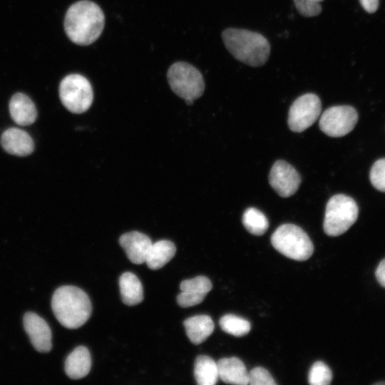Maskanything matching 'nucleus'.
I'll list each match as a JSON object with an SVG mask.
<instances>
[{
    "mask_svg": "<svg viewBox=\"0 0 385 385\" xmlns=\"http://www.w3.org/2000/svg\"><path fill=\"white\" fill-rule=\"evenodd\" d=\"M362 7L369 13L375 12L379 6V0H359Z\"/></svg>",
    "mask_w": 385,
    "mask_h": 385,
    "instance_id": "30",
    "label": "nucleus"
},
{
    "mask_svg": "<svg viewBox=\"0 0 385 385\" xmlns=\"http://www.w3.org/2000/svg\"><path fill=\"white\" fill-rule=\"evenodd\" d=\"M207 294L191 291H181L177 297V302L182 307H189L201 303Z\"/></svg>",
    "mask_w": 385,
    "mask_h": 385,
    "instance_id": "28",
    "label": "nucleus"
},
{
    "mask_svg": "<svg viewBox=\"0 0 385 385\" xmlns=\"http://www.w3.org/2000/svg\"><path fill=\"white\" fill-rule=\"evenodd\" d=\"M299 13L306 17L315 16L322 11L320 2L324 0H293Z\"/></svg>",
    "mask_w": 385,
    "mask_h": 385,
    "instance_id": "26",
    "label": "nucleus"
},
{
    "mask_svg": "<svg viewBox=\"0 0 385 385\" xmlns=\"http://www.w3.org/2000/svg\"><path fill=\"white\" fill-rule=\"evenodd\" d=\"M24 326L33 346L39 352H48L52 348V334L47 322L34 312L24 316Z\"/></svg>",
    "mask_w": 385,
    "mask_h": 385,
    "instance_id": "11",
    "label": "nucleus"
},
{
    "mask_svg": "<svg viewBox=\"0 0 385 385\" xmlns=\"http://www.w3.org/2000/svg\"><path fill=\"white\" fill-rule=\"evenodd\" d=\"M375 274L379 283L385 287V258L379 262Z\"/></svg>",
    "mask_w": 385,
    "mask_h": 385,
    "instance_id": "29",
    "label": "nucleus"
},
{
    "mask_svg": "<svg viewBox=\"0 0 385 385\" xmlns=\"http://www.w3.org/2000/svg\"><path fill=\"white\" fill-rule=\"evenodd\" d=\"M194 375L199 385H215L219 379L217 362L207 355H199L195 361Z\"/></svg>",
    "mask_w": 385,
    "mask_h": 385,
    "instance_id": "20",
    "label": "nucleus"
},
{
    "mask_svg": "<svg viewBox=\"0 0 385 385\" xmlns=\"http://www.w3.org/2000/svg\"><path fill=\"white\" fill-rule=\"evenodd\" d=\"M59 97L70 112L82 113L92 104L93 93L88 80L80 74H70L59 85Z\"/></svg>",
    "mask_w": 385,
    "mask_h": 385,
    "instance_id": "7",
    "label": "nucleus"
},
{
    "mask_svg": "<svg viewBox=\"0 0 385 385\" xmlns=\"http://www.w3.org/2000/svg\"><path fill=\"white\" fill-rule=\"evenodd\" d=\"M358 120L356 111L349 106H336L322 114L319 126L331 137H342L350 133Z\"/></svg>",
    "mask_w": 385,
    "mask_h": 385,
    "instance_id": "9",
    "label": "nucleus"
},
{
    "mask_svg": "<svg viewBox=\"0 0 385 385\" xmlns=\"http://www.w3.org/2000/svg\"><path fill=\"white\" fill-rule=\"evenodd\" d=\"M249 384L251 385H276L277 383L270 373L263 367L257 366L249 373Z\"/></svg>",
    "mask_w": 385,
    "mask_h": 385,
    "instance_id": "27",
    "label": "nucleus"
},
{
    "mask_svg": "<svg viewBox=\"0 0 385 385\" xmlns=\"http://www.w3.org/2000/svg\"><path fill=\"white\" fill-rule=\"evenodd\" d=\"M219 324L225 332L235 337L246 335L251 329L249 321L232 314L222 316L219 321Z\"/></svg>",
    "mask_w": 385,
    "mask_h": 385,
    "instance_id": "22",
    "label": "nucleus"
},
{
    "mask_svg": "<svg viewBox=\"0 0 385 385\" xmlns=\"http://www.w3.org/2000/svg\"><path fill=\"white\" fill-rule=\"evenodd\" d=\"M212 285L211 281L205 276H197L193 279L183 280L180 285L181 291H191L207 294Z\"/></svg>",
    "mask_w": 385,
    "mask_h": 385,
    "instance_id": "24",
    "label": "nucleus"
},
{
    "mask_svg": "<svg viewBox=\"0 0 385 385\" xmlns=\"http://www.w3.org/2000/svg\"><path fill=\"white\" fill-rule=\"evenodd\" d=\"M122 301L128 306L140 303L143 299V289L138 277L133 273L125 272L119 279Z\"/></svg>",
    "mask_w": 385,
    "mask_h": 385,
    "instance_id": "18",
    "label": "nucleus"
},
{
    "mask_svg": "<svg viewBox=\"0 0 385 385\" xmlns=\"http://www.w3.org/2000/svg\"><path fill=\"white\" fill-rule=\"evenodd\" d=\"M1 145L6 153L17 156L29 155L34 150V143L31 135L17 128H8L2 133Z\"/></svg>",
    "mask_w": 385,
    "mask_h": 385,
    "instance_id": "13",
    "label": "nucleus"
},
{
    "mask_svg": "<svg viewBox=\"0 0 385 385\" xmlns=\"http://www.w3.org/2000/svg\"><path fill=\"white\" fill-rule=\"evenodd\" d=\"M359 208L349 196L337 194L327 202L324 220V230L329 236L344 233L356 220Z\"/></svg>",
    "mask_w": 385,
    "mask_h": 385,
    "instance_id": "6",
    "label": "nucleus"
},
{
    "mask_svg": "<svg viewBox=\"0 0 385 385\" xmlns=\"http://www.w3.org/2000/svg\"><path fill=\"white\" fill-rule=\"evenodd\" d=\"M374 384H376V385H380V384L384 385V384H385V381H380V382H378V383H375Z\"/></svg>",
    "mask_w": 385,
    "mask_h": 385,
    "instance_id": "31",
    "label": "nucleus"
},
{
    "mask_svg": "<svg viewBox=\"0 0 385 385\" xmlns=\"http://www.w3.org/2000/svg\"><path fill=\"white\" fill-rule=\"evenodd\" d=\"M167 78L173 91L188 105H192L204 92L205 82L201 73L188 63H173L168 71Z\"/></svg>",
    "mask_w": 385,
    "mask_h": 385,
    "instance_id": "5",
    "label": "nucleus"
},
{
    "mask_svg": "<svg viewBox=\"0 0 385 385\" xmlns=\"http://www.w3.org/2000/svg\"><path fill=\"white\" fill-rule=\"evenodd\" d=\"M269 182L279 195L288 197L297 192L301 177L292 165L279 160L274 163L270 170Z\"/></svg>",
    "mask_w": 385,
    "mask_h": 385,
    "instance_id": "10",
    "label": "nucleus"
},
{
    "mask_svg": "<svg viewBox=\"0 0 385 385\" xmlns=\"http://www.w3.org/2000/svg\"><path fill=\"white\" fill-rule=\"evenodd\" d=\"M274 248L288 258L304 261L314 251V245L308 235L299 226L283 224L278 227L271 237Z\"/></svg>",
    "mask_w": 385,
    "mask_h": 385,
    "instance_id": "4",
    "label": "nucleus"
},
{
    "mask_svg": "<svg viewBox=\"0 0 385 385\" xmlns=\"http://www.w3.org/2000/svg\"><path fill=\"white\" fill-rule=\"evenodd\" d=\"M370 181L375 188L385 192V158L376 160L372 165Z\"/></svg>",
    "mask_w": 385,
    "mask_h": 385,
    "instance_id": "25",
    "label": "nucleus"
},
{
    "mask_svg": "<svg viewBox=\"0 0 385 385\" xmlns=\"http://www.w3.org/2000/svg\"><path fill=\"white\" fill-rule=\"evenodd\" d=\"M228 51L238 61L253 67L264 65L270 53L268 41L259 33L230 28L222 33Z\"/></svg>",
    "mask_w": 385,
    "mask_h": 385,
    "instance_id": "3",
    "label": "nucleus"
},
{
    "mask_svg": "<svg viewBox=\"0 0 385 385\" xmlns=\"http://www.w3.org/2000/svg\"><path fill=\"white\" fill-rule=\"evenodd\" d=\"M53 312L61 325L77 329L83 325L91 314V303L87 294L75 286H61L51 299Z\"/></svg>",
    "mask_w": 385,
    "mask_h": 385,
    "instance_id": "2",
    "label": "nucleus"
},
{
    "mask_svg": "<svg viewBox=\"0 0 385 385\" xmlns=\"http://www.w3.org/2000/svg\"><path fill=\"white\" fill-rule=\"evenodd\" d=\"M9 108L12 120L19 125H31L36 119L37 111L35 104L24 93H15L9 101Z\"/></svg>",
    "mask_w": 385,
    "mask_h": 385,
    "instance_id": "14",
    "label": "nucleus"
},
{
    "mask_svg": "<svg viewBox=\"0 0 385 385\" xmlns=\"http://www.w3.org/2000/svg\"><path fill=\"white\" fill-rule=\"evenodd\" d=\"M176 247L173 242L167 240L152 244L145 262L151 270H158L167 264L175 255Z\"/></svg>",
    "mask_w": 385,
    "mask_h": 385,
    "instance_id": "19",
    "label": "nucleus"
},
{
    "mask_svg": "<svg viewBox=\"0 0 385 385\" xmlns=\"http://www.w3.org/2000/svg\"><path fill=\"white\" fill-rule=\"evenodd\" d=\"M119 243L129 260L137 265L145 262L153 244L148 235L137 231L122 235L119 239Z\"/></svg>",
    "mask_w": 385,
    "mask_h": 385,
    "instance_id": "12",
    "label": "nucleus"
},
{
    "mask_svg": "<svg viewBox=\"0 0 385 385\" xmlns=\"http://www.w3.org/2000/svg\"><path fill=\"white\" fill-rule=\"evenodd\" d=\"M104 23V14L99 6L83 0L74 3L67 10L64 29L72 42L86 46L100 36Z\"/></svg>",
    "mask_w": 385,
    "mask_h": 385,
    "instance_id": "1",
    "label": "nucleus"
},
{
    "mask_svg": "<svg viewBox=\"0 0 385 385\" xmlns=\"http://www.w3.org/2000/svg\"><path fill=\"white\" fill-rule=\"evenodd\" d=\"M91 367V357L88 349L83 346L76 347L65 361V371L72 379L86 376Z\"/></svg>",
    "mask_w": 385,
    "mask_h": 385,
    "instance_id": "16",
    "label": "nucleus"
},
{
    "mask_svg": "<svg viewBox=\"0 0 385 385\" xmlns=\"http://www.w3.org/2000/svg\"><path fill=\"white\" fill-rule=\"evenodd\" d=\"M187 336L192 343L200 344L209 337L214 330V322L208 315L200 314L188 318L183 322Z\"/></svg>",
    "mask_w": 385,
    "mask_h": 385,
    "instance_id": "17",
    "label": "nucleus"
},
{
    "mask_svg": "<svg viewBox=\"0 0 385 385\" xmlns=\"http://www.w3.org/2000/svg\"><path fill=\"white\" fill-rule=\"evenodd\" d=\"M242 222L250 233L257 236L263 235L269 227L267 217L255 207H249L245 211Z\"/></svg>",
    "mask_w": 385,
    "mask_h": 385,
    "instance_id": "21",
    "label": "nucleus"
},
{
    "mask_svg": "<svg viewBox=\"0 0 385 385\" xmlns=\"http://www.w3.org/2000/svg\"><path fill=\"white\" fill-rule=\"evenodd\" d=\"M219 379L227 384L247 385L248 372L244 363L237 357L222 358L217 362Z\"/></svg>",
    "mask_w": 385,
    "mask_h": 385,
    "instance_id": "15",
    "label": "nucleus"
},
{
    "mask_svg": "<svg viewBox=\"0 0 385 385\" xmlns=\"http://www.w3.org/2000/svg\"><path fill=\"white\" fill-rule=\"evenodd\" d=\"M321 111V101L317 95L306 93L299 96L289 110L288 125L290 130L297 133L304 131L317 120Z\"/></svg>",
    "mask_w": 385,
    "mask_h": 385,
    "instance_id": "8",
    "label": "nucleus"
},
{
    "mask_svg": "<svg viewBox=\"0 0 385 385\" xmlns=\"http://www.w3.org/2000/svg\"><path fill=\"white\" fill-rule=\"evenodd\" d=\"M332 379V371L326 364L317 361L312 364L308 376V381L311 385H327Z\"/></svg>",
    "mask_w": 385,
    "mask_h": 385,
    "instance_id": "23",
    "label": "nucleus"
}]
</instances>
